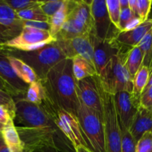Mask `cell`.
<instances>
[{
  "label": "cell",
  "mask_w": 152,
  "mask_h": 152,
  "mask_svg": "<svg viewBox=\"0 0 152 152\" xmlns=\"http://www.w3.org/2000/svg\"><path fill=\"white\" fill-rule=\"evenodd\" d=\"M13 121L14 120H11L4 125L1 134L10 152H25V145L19 137Z\"/></svg>",
  "instance_id": "cell-18"
},
{
  "label": "cell",
  "mask_w": 152,
  "mask_h": 152,
  "mask_svg": "<svg viewBox=\"0 0 152 152\" xmlns=\"http://www.w3.org/2000/svg\"><path fill=\"white\" fill-rule=\"evenodd\" d=\"M121 9H125L129 7V0H119Z\"/></svg>",
  "instance_id": "cell-41"
},
{
  "label": "cell",
  "mask_w": 152,
  "mask_h": 152,
  "mask_svg": "<svg viewBox=\"0 0 152 152\" xmlns=\"http://www.w3.org/2000/svg\"><path fill=\"white\" fill-rule=\"evenodd\" d=\"M142 22L139 16H137L130 7L121 9L119 22V31H129L136 28Z\"/></svg>",
  "instance_id": "cell-26"
},
{
  "label": "cell",
  "mask_w": 152,
  "mask_h": 152,
  "mask_svg": "<svg viewBox=\"0 0 152 152\" xmlns=\"http://www.w3.org/2000/svg\"><path fill=\"white\" fill-rule=\"evenodd\" d=\"M16 13L19 19H22V21L49 22V18L44 14L43 10L39 6V4L26 10H21Z\"/></svg>",
  "instance_id": "cell-27"
},
{
  "label": "cell",
  "mask_w": 152,
  "mask_h": 152,
  "mask_svg": "<svg viewBox=\"0 0 152 152\" xmlns=\"http://www.w3.org/2000/svg\"><path fill=\"white\" fill-rule=\"evenodd\" d=\"M48 94L63 109L77 115L79 99L76 93V80L72 70V59L61 60L40 80Z\"/></svg>",
  "instance_id": "cell-2"
},
{
  "label": "cell",
  "mask_w": 152,
  "mask_h": 152,
  "mask_svg": "<svg viewBox=\"0 0 152 152\" xmlns=\"http://www.w3.org/2000/svg\"><path fill=\"white\" fill-rule=\"evenodd\" d=\"M0 77L12 89L13 99L24 97L29 85L18 77L10 65L8 56L1 47H0Z\"/></svg>",
  "instance_id": "cell-14"
},
{
  "label": "cell",
  "mask_w": 152,
  "mask_h": 152,
  "mask_svg": "<svg viewBox=\"0 0 152 152\" xmlns=\"http://www.w3.org/2000/svg\"><path fill=\"white\" fill-rule=\"evenodd\" d=\"M19 34L17 31L0 24V45L15 38Z\"/></svg>",
  "instance_id": "cell-35"
},
{
  "label": "cell",
  "mask_w": 152,
  "mask_h": 152,
  "mask_svg": "<svg viewBox=\"0 0 152 152\" xmlns=\"http://www.w3.org/2000/svg\"><path fill=\"white\" fill-rule=\"evenodd\" d=\"M76 93L79 100L86 106L102 113V105L94 76L76 81Z\"/></svg>",
  "instance_id": "cell-15"
},
{
  "label": "cell",
  "mask_w": 152,
  "mask_h": 152,
  "mask_svg": "<svg viewBox=\"0 0 152 152\" xmlns=\"http://www.w3.org/2000/svg\"><path fill=\"white\" fill-rule=\"evenodd\" d=\"M34 152H59V151L53 147H43V148H40V149L36 150Z\"/></svg>",
  "instance_id": "cell-40"
},
{
  "label": "cell",
  "mask_w": 152,
  "mask_h": 152,
  "mask_svg": "<svg viewBox=\"0 0 152 152\" xmlns=\"http://www.w3.org/2000/svg\"><path fill=\"white\" fill-rule=\"evenodd\" d=\"M25 152H32V151H25Z\"/></svg>",
  "instance_id": "cell-47"
},
{
  "label": "cell",
  "mask_w": 152,
  "mask_h": 152,
  "mask_svg": "<svg viewBox=\"0 0 152 152\" xmlns=\"http://www.w3.org/2000/svg\"><path fill=\"white\" fill-rule=\"evenodd\" d=\"M94 77L102 105L106 152H122V132L115 106L114 95L104 89L97 74Z\"/></svg>",
  "instance_id": "cell-5"
},
{
  "label": "cell",
  "mask_w": 152,
  "mask_h": 152,
  "mask_svg": "<svg viewBox=\"0 0 152 152\" xmlns=\"http://www.w3.org/2000/svg\"><path fill=\"white\" fill-rule=\"evenodd\" d=\"M4 1L16 13H18L21 10H26L39 4V1H34V0H4Z\"/></svg>",
  "instance_id": "cell-32"
},
{
  "label": "cell",
  "mask_w": 152,
  "mask_h": 152,
  "mask_svg": "<svg viewBox=\"0 0 152 152\" xmlns=\"http://www.w3.org/2000/svg\"><path fill=\"white\" fill-rule=\"evenodd\" d=\"M0 24L17 31L19 34L24 27V21L19 19L17 13L4 0H0Z\"/></svg>",
  "instance_id": "cell-19"
},
{
  "label": "cell",
  "mask_w": 152,
  "mask_h": 152,
  "mask_svg": "<svg viewBox=\"0 0 152 152\" xmlns=\"http://www.w3.org/2000/svg\"><path fill=\"white\" fill-rule=\"evenodd\" d=\"M54 42H55V39L49 31L24 26L17 37L0 46L23 51H31L41 48Z\"/></svg>",
  "instance_id": "cell-9"
},
{
  "label": "cell",
  "mask_w": 152,
  "mask_h": 152,
  "mask_svg": "<svg viewBox=\"0 0 152 152\" xmlns=\"http://www.w3.org/2000/svg\"><path fill=\"white\" fill-rule=\"evenodd\" d=\"M114 102L120 128L129 131L140 107L139 99L132 93L120 91L114 95Z\"/></svg>",
  "instance_id": "cell-12"
},
{
  "label": "cell",
  "mask_w": 152,
  "mask_h": 152,
  "mask_svg": "<svg viewBox=\"0 0 152 152\" xmlns=\"http://www.w3.org/2000/svg\"><path fill=\"white\" fill-rule=\"evenodd\" d=\"M151 71H152V68H151Z\"/></svg>",
  "instance_id": "cell-48"
},
{
  "label": "cell",
  "mask_w": 152,
  "mask_h": 152,
  "mask_svg": "<svg viewBox=\"0 0 152 152\" xmlns=\"http://www.w3.org/2000/svg\"><path fill=\"white\" fill-rule=\"evenodd\" d=\"M90 39L93 48L95 71L97 75L101 77L113 56L124 50L125 48L119 45L114 39L102 41L98 39L93 34L90 35Z\"/></svg>",
  "instance_id": "cell-11"
},
{
  "label": "cell",
  "mask_w": 152,
  "mask_h": 152,
  "mask_svg": "<svg viewBox=\"0 0 152 152\" xmlns=\"http://www.w3.org/2000/svg\"><path fill=\"white\" fill-rule=\"evenodd\" d=\"M0 90L4 91L7 92L9 94L11 95L12 96H13V91H12V89L6 84L5 82H4L1 77H0Z\"/></svg>",
  "instance_id": "cell-39"
},
{
  "label": "cell",
  "mask_w": 152,
  "mask_h": 152,
  "mask_svg": "<svg viewBox=\"0 0 152 152\" xmlns=\"http://www.w3.org/2000/svg\"><path fill=\"white\" fill-rule=\"evenodd\" d=\"M4 125H2V124H1V123H0V132H1V130H2L3 129V128H4Z\"/></svg>",
  "instance_id": "cell-45"
},
{
  "label": "cell",
  "mask_w": 152,
  "mask_h": 152,
  "mask_svg": "<svg viewBox=\"0 0 152 152\" xmlns=\"http://www.w3.org/2000/svg\"><path fill=\"white\" fill-rule=\"evenodd\" d=\"M140 106L152 111V86L142 94L139 98Z\"/></svg>",
  "instance_id": "cell-37"
},
{
  "label": "cell",
  "mask_w": 152,
  "mask_h": 152,
  "mask_svg": "<svg viewBox=\"0 0 152 152\" xmlns=\"http://www.w3.org/2000/svg\"><path fill=\"white\" fill-rule=\"evenodd\" d=\"M142 62L143 53L139 46L132 48L125 53L124 65L132 79H134L137 71L141 68Z\"/></svg>",
  "instance_id": "cell-22"
},
{
  "label": "cell",
  "mask_w": 152,
  "mask_h": 152,
  "mask_svg": "<svg viewBox=\"0 0 152 152\" xmlns=\"http://www.w3.org/2000/svg\"><path fill=\"white\" fill-rule=\"evenodd\" d=\"M138 46L143 53L142 65L150 70L152 62V29L143 37Z\"/></svg>",
  "instance_id": "cell-28"
},
{
  "label": "cell",
  "mask_w": 152,
  "mask_h": 152,
  "mask_svg": "<svg viewBox=\"0 0 152 152\" xmlns=\"http://www.w3.org/2000/svg\"><path fill=\"white\" fill-rule=\"evenodd\" d=\"M70 4H71V1L64 0L63 4L61 6L60 10L52 17L49 18V24L50 25L49 32L54 38L61 31L64 23L66 21L70 10Z\"/></svg>",
  "instance_id": "cell-23"
},
{
  "label": "cell",
  "mask_w": 152,
  "mask_h": 152,
  "mask_svg": "<svg viewBox=\"0 0 152 152\" xmlns=\"http://www.w3.org/2000/svg\"><path fill=\"white\" fill-rule=\"evenodd\" d=\"M150 70L148 68L142 65L135 77L133 79V95L139 99L142 94L144 91L148 81Z\"/></svg>",
  "instance_id": "cell-25"
},
{
  "label": "cell",
  "mask_w": 152,
  "mask_h": 152,
  "mask_svg": "<svg viewBox=\"0 0 152 152\" xmlns=\"http://www.w3.org/2000/svg\"><path fill=\"white\" fill-rule=\"evenodd\" d=\"M75 151H76V152H92L90 150H89L88 148H85V147L81 146V145H79V146L76 147Z\"/></svg>",
  "instance_id": "cell-42"
},
{
  "label": "cell",
  "mask_w": 152,
  "mask_h": 152,
  "mask_svg": "<svg viewBox=\"0 0 152 152\" xmlns=\"http://www.w3.org/2000/svg\"><path fill=\"white\" fill-rule=\"evenodd\" d=\"M15 114H13L7 107L0 105V123L6 125L11 120H14Z\"/></svg>",
  "instance_id": "cell-38"
},
{
  "label": "cell",
  "mask_w": 152,
  "mask_h": 152,
  "mask_svg": "<svg viewBox=\"0 0 152 152\" xmlns=\"http://www.w3.org/2000/svg\"><path fill=\"white\" fill-rule=\"evenodd\" d=\"M7 56H8L10 65H11L14 72L16 73L18 77L20 80H22L24 83L30 85L34 82L38 81V77L31 67H29L27 64H25V62H22L20 59H17V58L9 56V55H7Z\"/></svg>",
  "instance_id": "cell-20"
},
{
  "label": "cell",
  "mask_w": 152,
  "mask_h": 152,
  "mask_svg": "<svg viewBox=\"0 0 152 152\" xmlns=\"http://www.w3.org/2000/svg\"><path fill=\"white\" fill-rule=\"evenodd\" d=\"M136 152H152V132H147L137 142Z\"/></svg>",
  "instance_id": "cell-34"
},
{
  "label": "cell",
  "mask_w": 152,
  "mask_h": 152,
  "mask_svg": "<svg viewBox=\"0 0 152 152\" xmlns=\"http://www.w3.org/2000/svg\"><path fill=\"white\" fill-rule=\"evenodd\" d=\"M106 5L112 23L119 29V17L121 13L119 0H106Z\"/></svg>",
  "instance_id": "cell-30"
},
{
  "label": "cell",
  "mask_w": 152,
  "mask_h": 152,
  "mask_svg": "<svg viewBox=\"0 0 152 152\" xmlns=\"http://www.w3.org/2000/svg\"><path fill=\"white\" fill-rule=\"evenodd\" d=\"M151 29L152 19H148L133 29L129 31H119L114 40L122 47L128 48L131 49L138 46L143 37Z\"/></svg>",
  "instance_id": "cell-16"
},
{
  "label": "cell",
  "mask_w": 152,
  "mask_h": 152,
  "mask_svg": "<svg viewBox=\"0 0 152 152\" xmlns=\"http://www.w3.org/2000/svg\"><path fill=\"white\" fill-rule=\"evenodd\" d=\"M151 86H152V71H150V75H149V78H148V83H147V86H146L145 88L144 91L145 90H147L148 88L149 87H150ZM143 91V92H144Z\"/></svg>",
  "instance_id": "cell-43"
},
{
  "label": "cell",
  "mask_w": 152,
  "mask_h": 152,
  "mask_svg": "<svg viewBox=\"0 0 152 152\" xmlns=\"http://www.w3.org/2000/svg\"><path fill=\"white\" fill-rule=\"evenodd\" d=\"M128 50H124L113 56L104 74L98 76L104 89L113 95L120 91L133 94V79L124 65L125 55Z\"/></svg>",
  "instance_id": "cell-8"
},
{
  "label": "cell",
  "mask_w": 152,
  "mask_h": 152,
  "mask_svg": "<svg viewBox=\"0 0 152 152\" xmlns=\"http://www.w3.org/2000/svg\"><path fill=\"white\" fill-rule=\"evenodd\" d=\"M0 47L2 48L7 55L20 59L31 67L40 80H45L52 68L66 59L63 53L55 42L31 51Z\"/></svg>",
  "instance_id": "cell-3"
},
{
  "label": "cell",
  "mask_w": 152,
  "mask_h": 152,
  "mask_svg": "<svg viewBox=\"0 0 152 152\" xmlns=\"http://www.w3.org/2000/svg\"><path fill=\"white\" fill-rule=\"evenodd\" d=\"M5 145H6L5 142H4V139H3L2 135H1V132H0V151H1V149H2Z\"/></svg>",
  "instance_id": "cell-44"
},
{
  "label": "cell",
  "mask_w": 152,
  "mask_h": 152,
  "mask_svg": "<svg viewBox=\"0 0 152 152\" xmlns=\"http://www.w3.org/2000/svg\"><path fill=\"white\" fill-rule=\"evenodd\" d=\"M46 96L40 105L53 120L60 130L65 134L70 142L76 147L81 145L92 151L87 138L82 131L77 115L61 108L46 91Z\"/></svg>",
  "instance_id": "cell-4"
},
{
  "label": "cell",
  "mask_w": 152,
  "mask_h": 152,
  "mask_svg": "<svg viewBox=\"0 0 152 152\" xmlns=\"http://www.w3.org/2000/svg\"><path fill=\"white\" fill-rule=\"evenodd\" d=\"M151 0H137V16L142 22L148 20L151 7Z\"/></svg>",
  "instance_id": "cell-33"
},
{
  "label": "cell",
  "mask_w": 152,
  "mask_h": 152,
  "mask_svg": "<svg viewBox=\"0 0 152 152\" xmlns=\"http://www.w3.org/2000/svg\"><path fill=\"white\" fill-rule=\"evenodd\" d=\"M151 68H152V62H151V68H150V71H151Z\"/></svg>",
  "instance_id": "cell-46"
},
{
  "label": "cell",
  "mask_w": 152,
  "mask_h": 152,
  "mask_svg": "<svg viewBox=\"0 0 152 152\" xmlns=\"http://www.w3.org/2000/svg\"><path fill=\"white\" fill-rule=\"evenodd\" d=\"M46 94V89L39 80L28 86L26 93L22 99L27 102L39 105L42 103Z\"/></svg>",
  "instance_id": "cell-24"
},
{
  "label": "cell",
  "mask_w": 152,
  "mask_h": 152,
  "mask_svg": "<svg viewBox=\"0 0 152 152\" xmlns=\"http://www.w3.org/2000/svg\"><path fill=\"white\" fill-rule=\"evenodd\" d=\"M72 70L76 81L97 74L95 66L80 56H76L72 59Z\"/></svg>",
  "instance_id": "cell-21"
},
{
  "label": "cell",
  "mask_w": 152,
  "mask_h": 152,
  "mask_svg": "<svg viewBox=\"0 0 152 152\" xmlns=\"http://www.w3.org/2000/svg\"><path fill=\"white\" fill-rule=\"evenodd\" d=\"M55 42L66 58L72 59L75 56H80L94 65L93 48L90 36H83L68 39H55Z\"/></svg>",
  "instance_id": "cell-13"
},
{
  "label": "cell",
  "mask_w": 152,
  "mask_h": 152,
  "mask_svg": "<svg viewBox=\"0 0 152 152\" xmlns=\"http://www.w3.org/2000/svg\"><path fill=\"white\" fill-rule=\"evenodd\" d=\"M64 0H52V1H39V6L49 18L55 15L63 4Z\"/></svg>",
  "instance_id": "cell-29"
},
{
  "label": "cell",
  "mask_w": 152,
  "mask_h": 152,
  "mask_svg": "<svg viewBox=\"0 0 152 152\" xmlns=\"http://www.w3.org/2000/svg\"><path fill=\"white\" fill-rule=\"evenodd\" d=\"M129 132L136 142L145 132H152V111L140 106Z\"/></svg>",
  "instance_id": "cell-17"
},
{
  "label": "cell",
  "mask_w": 152,
  "mask_h": 152,
  "mask_svg": "<svg viewBox=\"0 0 152 152\" xmlns=\"http://www.w3.org/2000/svg\"><path fill=\"white\" fill-rule=\"evenodd\" d=\"M92 1H71L70 10L61 31L55 37L68 39L93 34V19L91 13Z\"/></svg>",
  "instance_id": "cell-6"
},
{
  "label": "cell",
  "mask_w": 152,
  "mask_h": 152,
  "mask_svg": "<svg viewBox=\"0 0 152 152\" xmlns=\"http://www.w3.org/2000/svg\"><path fill=\"white\" fill-rule=\"evenodd\" d=\"M16 126L25 151L32 152L43 147H53L59 152H76L69 140L56 126L50 116L38 105L23 99H15Z\"/></svg>",
  "instance_id": "cell-1"
},
{
  "label": "cell",
  "mask_w": 152,
  "mask_h": 152,
  "mask_svg": "<svg viewBox=\"0 0 152 152\" xmlns=\"http://www.w3.org/2000/svg\"><path fill=\"white\" fill-rule=\"evenodd\" d=\"M121 132H122V152H136L137 142L129 131L121 129Z\"/></svg>",
  "instance_id": "cell-31"
},
{
  "label": "cell",
  "mask_w": 152,
  "mask_h": 152,
  "mask_svg": "<svg viewBox=\"0 0 152 152\" xmlns=\"http://www.w3.org/2000/svg\"><path fill=\"white\" fill-rule=\"evenodd\" d=\"M0 105L7 107L13 114L16 113L15 102L13 96L4 91L0 90Z\"/></svg>",
  "instance_id": "cell-36"
},
{
  "label": "cell",
  "mask_w": 152,
  "mask_h": 152,
  "mask_svg": "<svg viewBox=\"0 0 152 152\" xmlns=\"http://www.w3.org/2000/svg\"><path fill=\"white\" fill-rule=\"evenodd\" d=\"M77 117L82 131L93 152H106L105 134L102 113L86 106L79 100Z\"/></svg>",
  "instance_id": "cell-7"
},
{
  "label": "cell",
  "mask_w": 152,
  "mask_h": 152,
  "mask_svg": "<svg viewBox=\"0 0 152 152\" xmlns=\"http://www.w3.org/2000/svg\"><path fill=\"white\" fill-rule=\"evenodd\" d=\"M90 7L93 19V35L102 41L114 39L120 31L110 20L106 0H92Z\"/></svg>",
  "instance_id": "cell-10"
}]
</instances>
